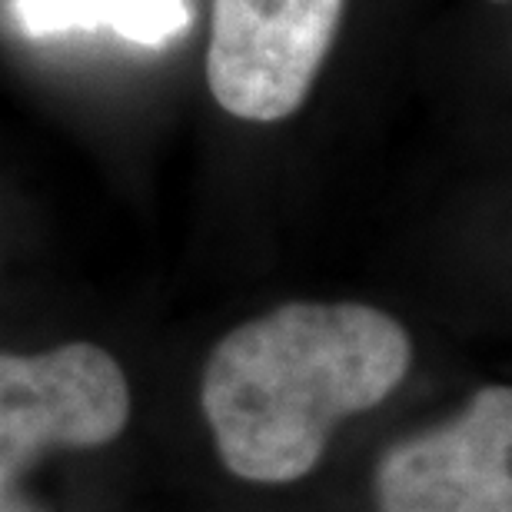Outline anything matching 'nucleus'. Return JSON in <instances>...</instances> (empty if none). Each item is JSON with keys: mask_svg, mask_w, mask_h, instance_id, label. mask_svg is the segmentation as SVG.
Masks as SVG:
<instances>
[{"mask_svg": "<svg viewBox=\"0 0 512 512\" xmlns=\"http://www.w3.org/2000/svg\"><path fill=\"white\" fill-rule=\"evenodd\" d=\"M107 27L140 47H160L190 27L187 0H110Z\"/></svg>", "mask_w": 512, "mask_h": 512, "instance_id": "39448f33", "label": "nucleus"}, {"mask_svg": "<svg viewBox=\"0 0 512 512\" xmlns=\"http://www.w3.org/2000/svg\"><path fill=\"white\" fill-rule=\"evenodd\" d=\"M14 7L30 37H50L64 30L107 27L110 0H14Z\"/></svg>", "mask_w": 512, "mask_h": 512, "instance_id": "423d86ee", "label": "nucleus"}, {"mask_svg": "<svg viewBox=\"0 0 512 512\" xmlns=\"http://www.w3.org/2000/svg\"><path fill=\"white\" fill-rule=\"evenodd\" d=\"M493 4H509V0H493Z\"/></svg>", "mask_w": 512, "mask_h": 512, "instance_id": "0eeeda50", "label": "nucleus"}, {"mask_svg": "<svg viewBox=\"0 0 512 512\" xmlns=\"http://www.w3.org/2000/svg\"><path fill=\"white\" fill-rule=\"evenodd\" d=\"M127 416V376L94 343L37 356L0 353V512H44L24 496L40 453L104 446L124 433Z\"/></svg>", "mask_w": 512, "mask_h": 512, "instance_id": "f03ea898", "label": "nucleus"}, {"mask_svg": "<svg viewBox=\"0 0 512 512\" xmlns=\"http://www.w3.org/2000/svg\"><path fill=\"white\" fill-rule=\"evenodd\" d=\"M346 0H213L207 84L240 120L273 124L303 107Z\"/></svg>", "mask_w": 512, "mask_h": 512, "instance_id": "7ed1b4c3", "label": "nucleus"}, {"mask_svg": "<svg viewBox=\"0 0 512 512\" xmlns=\"http://www.w3.org/2000/svg\"><path fill=\"white\" fill-rule=\"evenodd\" d=\"M373 493L376 512H512V386L389 446Z\"/></svg>", "mask_w": 512, "mask_h": 512, "instance_id": "20e7f679", "label": "nucleus"}, {"mask_svg": "<svg viewBox=\"0 0 512 512\" xmlns=\"http://www.w3.org/2000/svg\"><path fill=\"white\" fill-rule=\"evenodd\" d=\"M406 326L366 303H283L237 326L203 370L200 403L223 466L247 483H296L336 423L406 380Z\"/></svg>", "mask_w": 512, "mask_h": 512, "instance_id": "f257e3e1", "label": "nucleus"}]
</instances>
